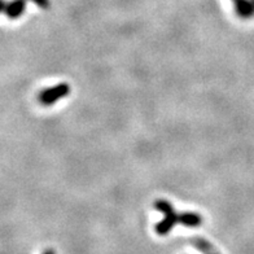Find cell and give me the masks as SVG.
<instances>
[{
	"mask_svg": "<svg viewBox=\"0 0 254 254\" xmlns=\"http://www.w3.org/2000/svg\"><path fill=\"white\" fill-rule=\"evenodd\" d=\"M34 4H37L38 7L43 8V9H47L50 7V0H31Z\"/></svg>",
	"mask_w": 254,
	"mask_h": 254,
	"instance_id": "ba28073f",
	"label": "cell"
},
{
	"mask_svg": "<svg viewBox=\"0 0 254 254\" xmlns=\"http://www.w3.org/2000/svg\"><path fill=\"white\" fill-rule=\"evenodd\" d=\"M26 3L27 0H12L9 3H7L5 0H1V10L9 18H18L24 13Z\"/></svg>",
	"mask_w": 254,
	"mask_h": 254,
	"instance_id": "7a4b0ae2",
	"label": "cell"
},
{
	"mask_svg": "<svg viewBox=\"0 0 254 254\" xmlns=\"http://www.w3.org/2000/svg\"><path fill=\"white\" fill-rule=\"evenodd\" d=\"M70 92V87L67 83H61L57 84L52 88H47V90L42 91L39 94V101L43 105H52L54 103H56L59 99H63V97L67 96Z\"/></svg>",
	"mask_w": 254,
	"mask_h": 254,
	"instance_id": "6da1fadb",
	"label": "cell"
},
{
	"mask_svg": "<svg viewBox=\"0 0 254 254\" xmlns=\"http://www.w3.org/2000/svg\"><path fill=\"white\" fill-rule=\"evenodd\" d=\"M179 223L188 227H198L202 223V218L196 213H182L179 214Z\"/></svg>",
	"mask_w": 254,
	"mask_h": 254,
	"instance_id": "5b68a950",
	"label": "cell"
},
{
	"mask_svg": "<svg viewBox=\"0 0 254 254\" xmlns=\"http://www.w3.org/2000/svg\"><path fill=\"white\" fill-rule=\"evenodd\" d=\"M177 223H179V214L173 211L170 214L165 215L164 219L156 224V232L158 235H167Z\"/></svg>",
	"mask_w": 254,
	"mask_h": 254,
	"instance_id": "3957f363",
	"label": "cell"
},
{
	"mask_svg": "<svg viewBox=\"0 0 254 254\" xmlns=\"http://www.w3.org/2000/svg\"><path fill=\"white\" fill-rule=\"evenodd\" d=\"M43 254H55V252L52 251V249H48V251H46V252H44Z\"/></svg>",
	"mask_w": 254,
	"mask_h": 254,
	"instance_id": "9c48e42d",
	"label": "cell"
},
{
	"mask_svg": "<svg viewBox=\"0 0 254 254\" xmlns=\"http://www.w3.org/2000/svg\"><path fill=\"white\" fill-rule=\"evenodd\" d=\"M235 9L241 18H249L254 16V5L252 0H234Z\"/></svg>",
	"mask_w": 254,
	"mask_h": 254,
	"instance_id": "277c9868",
	"label": "cell"
},
{
	"mask_svg": "<svg viewBox=\"0 0 254 254\" xmlns=\"http://www.w3.org/2000/svg\"><path fill=\"white\" fill-rule=\"evenodd\" d=\"M252 3H253V5H254V0H252Z\"/></svg>",
	"mask_w": 254,
	"mask_h": 254,
	"instance_id": "30bf717a",
	"label": "cell"
},
{
	"mask_svg": "<svg viewBox=\"0 0 254 254\" xmlns=\"http://www.w3.org/2000/svg\"><path fill=\"white\" fill-rule=\"evenodd\" d=\"M193 244L194 247L198 248L201 252H204L206 254H211V251H213V247L209 241L204 240V239H193Z\"/></svg>",
	"mask_w": 254,
	"mask_h": 254,
	"instance_id": "52a82bcc",
	"label": "cell"
},
{
	"mask_svg": "<svg viewBox=\"0 0 254 254\" xmlns=\"http://www.w3.org/2000/svg\"><path fill=\"white\" fill-rule=\"evenodd\" d=\"M154 207H156L158 211H161V213H164L165 215L170 214V213L175 211L173 205L166 200H157L156 202H154Z\"/></svg>",
	"mask_w": 254,
	"mask_h": 254,
	"instance_id": "8992f818",
	"label": "cell"
}]
</instances>
